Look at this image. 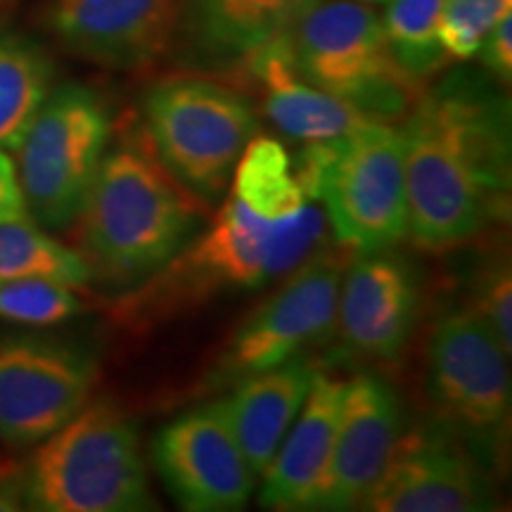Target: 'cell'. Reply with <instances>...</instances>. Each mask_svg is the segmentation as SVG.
Returning <instances> with one entry per match:
<instances>
[{
  "instance_id": "obj_31",
  "label": "cell",
  "mask_w": 512,
  "mask_h": 512,
  "mask_svg": "<svg viewBox=\"0 0 512 512\" xmlns=\"http://www.w3.org/2000/svg\"><path fill=\"white\" fill-rule=\"evenodd\" d=\"M356 3H387V0H356Z\"/></svg>"
},
{
  "instance_id": "obj_9",
  "label": "cell",
  "mask_w": 512,
  "mask_h": 512,
  "mask_svg": "<svg viewBox=\"0 0 512 512\" xmlns=\"http://www.w3.org/2000/svg\"><path fill=\"white\" fill-rule=\"evenodd\" d=\"M110 140L112 119L98 93L76 83L48 93L15 150L24 207L38 226H72Z\"/></svg>"
},
{
  "instance_id": "obj_21",
  "label": "cell",
  "mask_w": 512,
  "mask_h": 512,
  "mask_svg": "<svg viewBox=\"0 0 512 512\" xmlns=\"http://www.w3.org/2000/svg\"><path fill=\"white\" fill-rule=\"evenodd\" d=\"M230 192L266 221L292 219L309 204L294 174L292 155L283 143L268 136L249 140L235 166Z\"/></svg>"
},
{
  "instance_id": "obj_25",
  "label": "cell",
  "mask_w": 512,
  "mask_h": 512,
  "mask_svg": "<svg viewBox=\"0 0 512 512\" xmlns=\"http://www.w3.org/2000/svg\"><path fill=\"white\" fill-rule=\"evenodd\" d=\"M86 309L79 287L53 278H15L0 283V318L22 325H55Z\"/></svg>"
},
{
  "instance_id": "obj_10",
  "label": "cell",
  "mask_w": 512,
  "mask_h": 512,
  "mask_svg": "<svg viewBox=\"0 0 512 512\" xmlns=\"http://www.w3.org/2000/svg\"><path fill=\"white\" fill-rule=\"evenodd\" d=\"M354 252L342 245L313 252L268 302L247 318L209 373L211 387H233L278 368L330 335L339 285Z\"/></svg>"
},
{
  "instance_id": "obj_13",
  "label": "cell",
  "mask_w": 512,
  "mask_h": 512,
  "mask_svg": "<svg viewBox=\"0 0 512 512\" xmlns=\"http://www.w3.org/2000/svg\"><path fill=\"white\" fill-rule=\"evenodd\" d=\"M152 463L183 510H242L254 494L256 475L235 439L223 399L162 427L152 441Z\"/></svg>"
},
{
  "instance_id": "obj_14",
  "label": "cell",
  "mask_w": 512,
  "mask_h": 512,
  "mask_svg": "<svg viewBox=\"0 0 512 512\" xmlns=\"http://www.w3.org/2000/svg\"><path fill=\"white\" fill-rule=\"evenodd\" d=\"M420 278L411 261L384 249L351 256L339 285L332 328L339 354L356 361H396L413 335Z\"/></svg>"
},
{
  "instance_id": "obj_24",
  "label": "cell",
  "mask_w": 512,
  "mask_h": 512,
  "mask_svg": "<svg viewBox=\"0 0 512 512\" xmlns=\"http://www.w3.org/2000/svg\"><path fill=\"white\" fill-rule=\"evenodd\" d=\"M444 0H387L384 36L403 72L425 83L448 64L439 38Z\"/></svg>"
},
{
  "instance_id": "obj_26",
  "label": "cell",
  "mask_w": 512,
  "mask_h": 512,
  "mask_svg": "<svg viewBox=\"0 0 512 512\" xmlns=\"http://www.w3.org/2000/svg\"><path fill=\"white\" fill-rule=\"evenodd\" d=\"M512 0H444L439 38L448 60H470L505 15Z\"/></svg>"
},
{
  "instance_id": "obj_11",
  "label": "cell",
  "mask_w": 512,
  "mask_h": 512,
  "mask_svg": "<svg viewBox=\"0 0 512 512\" xmlns=\"http://www.w3.org/2000/svg\"><path fill=\"white\" fill-rule=\"evenodd\" d=\"M98 361L81 344L46 335H0V439L34 446L91 399Z\"/></svg>"
},
{
  "instance_id": "obj_19",
  "label": "cell",
  "mask_w": 512,
  "mask_h": 512,
  "mask_svg": "<svg viewBox=\"0 0 512 512\" xmlns=\"http://www.w3.org/2000/svg\"><path fill=\"white\" fill-rule=\"evenodd\" d=\"M313 373L316 366L309 358L294 356L283 366L233 384V394L223 399L235 439L256 477H261L271 463L297 418L311 389Z\"/></svg>"
},
{
  "instance_id": "obj_15",
  "label": "cell",
  "mask_w": 512,
  "mask_h": 512,
  "mask_svg": "<svg viewBox=\"0 0 512 512\" xmlns=\"http://www.w3.org/2000/svg\"><path fill=\"white\" fill-rule=\"evenodd\" d=\"M183 19V0H53L46 24L64 50L110 69L162 60Z\"/></svg>"
},
{
  "instance_id": "obj_28",
  "label": "cell",
  "mask_w": 512,
  "mask_h": 512,
  "mask_svg": "<svg viewBox=\"0 0 512 512\" xmlns=\"http://www.w3.org/2000/svg\"><path fill=\"white\" fill-rule=\"evenodd\" d=\"M479 62L498 83L512 79V15H505L494 29L486 34L477 50Z\"/></svg>"
},
{
  "instance_id": "obj_16",
  "label": "cell",
  "mask_w": 512,
  "mask_h": 512,
  "mask_svg": "<svg viewBox=\"0 0 512 512\" xmlns=\"http://www.w3.org/2000/svg\"><path fill=\"white\" fill-rule=\"evenodd\" d=\"M406 427L401 396L382 375L358 373L347 380L335 446L311 510L358 508Z\"/></svg>"
},
{
  "instance_id": "obj_5",
  "label": "cell",
  "mask_w": 512,
  "mask_h": 512,
  "mask_svg": "<svg viewBox=\"0 0 512 512\" xmlns=\"http://www.w3.org/2000/svg\"><path fill=\"white\" fill-rule=\"evenodd\" d=\"M27 508L43 512H143L147 482L138 425L110 401L83 406L41 441L24 465Z\"/></svg>"
},
{
  "instance_id": "obj_22",
  "label": "cell",
  "mask_w": 512,
  "mask_h": 512,
  "mask_svg": "<svg viewBox=\"0 0 512 512\" xmlns=\"http://www.w3.org/2000/svg\"><path fill=\"white\" fill-rule=\"evenodd\" d=\"M50 91L48 55L22 36H0V150H17Z\"/></svg>"
},
{
  "instance_id": "obj_29",
  "label": "cell",
  "mask_w": 512,
  "mask_h": 512,
  "mask_svg": "<svg viewBox=\"0 0 512 512\" xmlns=\"http://www.w3.org/2000/svg\"><path fill=\"white\" fill-rule=\"evenodd\" d=\"M24 214H27V207H24V195L19 188L17 166L8 152L0 150V221Z\"/></svg>"
},
{
  "instance_id": "obj_6",
  "label": "cell",
  "mask_w": 512,
  "mask_h": 512,
  "mask_svg": "<svg viewBox=\"0 0 512 512\" xmlns=\"http://www.w3.org/2000/svg\"><path fill=\"white\" fill-rule=\"evenodd\" d=\"M287 36L299 74L370 119L403 121L425 93L394 60L380 15L356 0H313Z\"/></svg>"
},
{
  "instance_id": "obj_23",
  "label": "cell",
  "mask_w": 512,
  "mask_h": 512,
  "mask_svg": "<svg viewBox=\"0 0 512 512\" xmlns=\"http://www.w3.org/2000/svg\"><path fill=\"white\" fill-rule=\"evenodd\" d=\"M15 278H53L81 290L93 275L79 249L50 238L24 214L0 221V283Z\"/></svg>"
},
{
  "instance_id": "obj_3",
  "label": "cell",
  "mask_w": 512,
  "mask_h": 512,
  "mask_svg": "<svg viewBox=\"0 0 512 512\" xmlns=\"http://www.w3.org/2000/svg\"><path fill=\"white\" fill-rule=\"evenodd\" d=\"M325 228V211L313 204L292 219L266 221L230 192L216 221L162 271L126 290L114 313L128 328L145 330L221 292L259 290L318 252Z\"/></svg>"
},
{
  "instance_id": "obj_4",
  "label": "cell",
  "mask_w": 512,
  "mask_h": 512,
  "mask_svg": "<svg viewBox=\"0 0 512 512\" xmlns=\"http://www.w3.org/2000/svg\"><path fill=\"white\" fill-rule=\"evenodd\" d=\"M292 164L306 200L325 204L337 245L368 254L394 249L408 238L399 128L368 121L339 140L304 145Z\"/></svg>"
},
{
  "instance_id": "obj_18",
  "label": "cell",
  "mask_w": 512,
  "mask_h": 512,
  "mask_svg": "<svg viewBox=\"0 0 512 512\" xmlns=\"http://www.w3.org/2000/svg\"><path fill=\"white\" fill-rule=\"evenodd\" d=\"M249 79L259 88L266 117L283 136L297 143H330L368 121L349 102L320 91L299 74L290 36L280 34L245 57Z\"/></svg>"
},
{
  "instance_id": "obj_1",
  "label": "cell",
  "mask_w": 512,
  "mask_h": 512,
  "mask_svg": "<svg viewBox=\"0 0 512 512\" xmlns=\"http://www.w3.org/2000/svg\"><path fill=\"white\" fill-rule=\"evenodd\" d=\"M408 238L441 252L510 216V105L475 72H453L403 117Z\"/></svg>"
},
{
  "instance_id": "obj_17",
  "label": "cell",
  "mask_w": 512,
  "mask_h": 512,
  "mask_svg": "<svg viewBox=\"0 0 512 512\" xmlns=\"http://www.w3.org/2000/svg\"><path fill=\"white\" fill-rule=\"evenodd\" d=\"M347 380L316 370L297 418L261 472L259 501L271 510H311L328 470Z\"/></svg>"
},
{
  "instance_id": "obj_8",
  "label": "cell",
  "mask_w": 512,
  "mask_h": 512,
  "mask_svg": "<svg viewBox=\"0 0 512 512\" xmlns=\"http://www.w3.org/2000/svg\"><path fill=\"white\" fill-rule=\"evenodd\" d=\"M510 354L470 304L448 309L427 342V394L434 418L463 437L498 477L508 463Z\"/></svg>"
},
{
  "instance_id": "obj_30",
  "label": "cell",
  "mask_w": 512,
  "mask_h": 512,
  "mask_svg": "<svg viewBox=\"0 0 512 512\" xmlns=\"http://www.w3.org/2000/svg\"><path fill=\"white\" fill-rule=\"evenodd\" d=\"M27 510V472L15 460L0 463V512Z\"/></svg>"
},
{
  "instance_id": "obj_7",
  "label": "cell",
  "mask_w": 512,
  "mask_h": 512,
  "mask_svg": "<svg viewBox=\"0 0 512 512\" xmlns=\"http://www.w3.org/2000/svg\"><path fill=\"white\" fill-rule=\"evenodd\" d=\"M143 112V131L164 169L197 202L219 209L259 131L252 102L216 81L174 76L147 91Z\"/></svg>"
},
{
  "instance_id": "obj_2",
  "label": "cell",
  "mask_w": 512,
  "mask_h": 512,
  "mask_svg": "<svg viewBox=\"0 0 512 512\" xmlns=\"http://www.w3.org/2000/svg\"><path fill=\"white\" fill-rule=\"evenodd\" d=\"M204 204L159 162L143 126L107 147L76 216L79 254L93 278L131 290L169 264L204 228Z\"/></svg>"
},
{
  "instance_id": "obj_12",
  "label": "cell",
  "mask_w": 512,
  "mask_h": 512,
  "mask_svg": "<svg viewBox=\"0 0 512 512\" xmlns=\"http://www.w3.org/2000/svg\"><path fill=\"white\" fill-rule=\"evenodd\" d=\"M498 475L434 418L401 434L358 508L373 512H482L498 503Z\"/></svg>"
},
{
  "instance_id": "obj_20",
  "label": "cell",
  "mask_w": 512,
  "mask_h": 512,
  "mask_svg": "<svg viewBox=\"0 0 512 512\" xmlns=\"http://www.w3.org/2000/svg\"><path fill=\"white\" fill-rule=\"evenodd\" d=\"M313 0H183V17L197 50L214 60H245L287 34Z\"/></svg>"
},
{
  "instance_id": "obj_27",
  "label": "cell",
  "mask_w": 512,
  "mask_h": 512,
  "mask_svg": "<svg viewBox=\"0 0 512 512\" xmlns=\"http://www.w3.org/2000/svg\"><path fill=\"white\" fill-rule=\"evenodd\" d=\"M508 254H498L477 275L472 290V309L494 330L503 349L512 351V278Z\"/></svg>"
}]
</instances>
